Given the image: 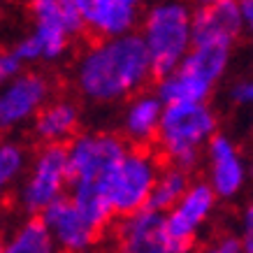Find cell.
<instances>
[{
    "mask_svg": "<svg viewBox=\"0 0 253 253\" xmlns=\"http://www.w3.org/2000/svg\"><path fill=\"white\" fill-rule=\"evenodd\" d=\"M156 79L139 33L93 40L72 63V86L91 105L126 102Z\"/></svg>",
    "mask_w": 253,
    "mask_h": 253,
    "instance_id": "cell-1",
    "label": "cell"
},
{
    "mask_svg": "<svg viewBox=\"0 0 253 253\" xmlns=\"http://www.w3.org/2000/svg\"><path fill=\"white\" fill-rule=\"evenodd\" d=\"M195 9L188 0H151L139 21V38L151 56L156 79L169 75L193 49Z\"/></svg>",
    "mask_w": 253,
    "mask_h": 253,
    "instance_id": "cell-2",
    "label": "cell"
},
{
    "mask_svg": "<svg viewBox=\"0 0 253 253\" xmlns=\"http://www.w3.org/2000/svg\"><path fill=\"white\" fill-rule=\"evenodd\" d=\"M218 119L207 102H174L165 105L161 130L154 149L165 165L193 172L200 161L202 146L216 135Z\"/></svg>",
    "mask_w": 253,
    "mask_h": 253,
    "instance_id": "cell-3",
    "label": "cell"
},
{
    "mask_svg": "<svg viewBox=\"0 0 253 253\" xmlns=\"http://www.w3.org/2000/svg\"><path fill=\"white\" fill-rule=\"evenodd\" d=\"M225 44H193L186 58L169 75L156 79V93L165 105L207 102L230 61Z\"/></svg>",
    "mask_w": 253,
    "mask_h": 253,
    "instance_id": "cell-4",
    "label": "cell"
},
{
    "mask_svg": "<svg viewBox=\"0 0 253 253\" xmlns=\"http://www.w3.org/2000/svg\"><path fill=\"white\" fill-rule=\"evenodd\" d=\"M163 168L165 161L154 146H130L123 161L102 176L98 188L114 205L116 216H130L146 207Z\"/></svg>",
    "mask_w": 253,
    "mask_h": 253,
    "instance_id": "cell-5",
    "label": "cell"
},
{
    "mask_svg": "<svg viewBox=\"0 0 253 253\" xmlns=\"http://www.w3.org/2000/svg\"><path fill=\"white\" fill-rule=\"evenodd\" d=\"M130 144L121 132L91 130L79 132L68 144V186L95 184L123 161Z\"/></svg>",
    "mask_w": 253,
    "mask_h": 253,
    "instance_id": "cell-6",
    "label": "cell"
},
{
    "mask_svg": "<svg viewBox=\"0 0 253 253\" xmlns=\"http://www.w3.org/2000/svg\"><path fill=\"white\" fill-rule=\"evenodd\" d=\"M31 161L19 205L26 216H40L68 186V144H38Z\"/></svg>",
    "mask_w": 253,
    "mask_h": 253,
    "instance_id": "cell-7",
    "label": "cell"
},
{
    "mask_svg": "<svg viewBox=\"0 0 253 253\" xmlns=\"http://www.w3.org/2000/svg\"><path fill=\"white\" fill-rule=\"evenodd\" d=\"M54 98V82L40 70H21L0 86V132L33 123L38 112Z\"/></svg>",
    "mask_w": 253,
    "mask_h": 253,
    "instance_id": "cell-8",
    "label": "cell"
},
{
    "mask_svg": "<svg viewBox=\"0 0 253 253\" xmlns=\"http://www.w3.org/2000/svg\"><path fill=\"white\" fill-rule=\"evenodd\" d=\"M84 31L93 40L137 33L149 0H75Z\"/></svg>",
    "mask_w": 253,
    "mask_h": 253,
    "instance_id": "cell-9",
    "label": "cell"
},
{
    "mask_svg": "<svg viewBox=\"0 0 253 253\" xmlns=\"http://www.w3.org/2000/svg\"><path fill=\"white\" fill-rule=\"evenodd\" d=\"M109 230L116 242V253H172L168 216L163 211L144 207L130 216H119Z\"/></svg>",
    "mask_w": 253,
    "mask_h": 253,
    "instance_id": "cell-10",
    "label": "cell"
},
{
    "mask_svg": "<svg viewBox=\"0 0 253 253\" xmlns=\"http://www.w3.org/2000/svg\"><path fill=\"white\" fill-rule=\"evenodd\" d=\"M216 202L214 186L207 181H195L186 195L179 200L172 211L168 214V232H169V251L172 253H191L195 249L198 228L207 221Z\"/></svg>",
    "mask_w": 253,
    "mask_h": 253,
    "instance_id": "cell-11",
    "label": "cell"
},
{
    "mask_svg": "<svg viewBox=\"0 0 253 253\" xmlns=\"http://www.w3.org/2000/svg\"><path fill=\"white\" fill-rule=\"evenodd\" d=\"M40 216L46 223L49 232L54 235L61 253H84L95 242H100L98 232L82 216V211L77 209L75 200L70 195L56 198Z\"/></svg>",
    "mask_w": 253,
    "mask_h": 253,
    "instance_id": "cell-12",
    "label": "cell"
},
{
    "mask_svg": "<svg viewBox=\"0 0 253 253\" xmlns=\"http://www.w3.org/2000/svg\"><path fill=\"white\" fill-rule=\"evenodd\" d=\"M244 14L239 0H218L207 7H195L193 44H225L232 46L244 28Z\"/></svg>",
    "mask_w": 253,
    "mask_h": 253,
    "instance_id": "cell-13",
    "label": "cell"
},
{
    "mask_svg": "<svg viewBox=\"0 0 253 253\" xmlns=\"http://www.w3.org/2000/svg\"><path fill=\"white\" fill-rule=\"evenodd\" d=\"M163 109L165 102L158 98L156 91H139L137 95L123 102L119 132L130 146H154L161 130Z\"/></svg>",
    "mask_w": 253,
    "mask_h": 253,
    "instance_id": "cell-14",
    "label": "cell"
},
{
    "mask_svg": "<svg viewBox=\"0 0 253 253\" xmlns=\"http://www.w3.org/2000/svg\"><path fill=\"white\" fill-rule=\"evenodd\" d=\"M82 107L75 98L54 95L33 119V137L38 144H70L79 135Z\"/></svg>",
    "mask_w": 253,
    "mask_h": 253,
    "instance_id": "cell-15",
    "label": "cell"
},
{
    "mask_svg": "<svg viewBox=\"0 0 253 253\" xmlns=\"http://www.w3.org/2000/svg\"><path fill=\"white\" fill-rule=\"evenodd\" d=\"M209 154V172H211V181L216 195L221 198H232L235 193L244 186V163L239 156L237 146L232 144V139H228L225 135L216 132L214 137L209 139L207 144Z\"/></svg>",
    "mask_w": 253,
    "mask_h": 253,
    "instance_id": "cell-16",
    "label": "cell"
},
{
    "mask_svg": "<svg viewBox=\"0 0 253 253\" xmlns=\"http://www.w3.org/2000/svg\"><path fill=\"white\" fill-rule=\"evenodd\" d=\"M26 9H28L31 23L35 26L65 33L72 40L79 33H84V23H82L75 0H26Z\"/></svg>",
    "mask_w": 253,
    "mask_h": 253,
    "instance_id": "cell-17",
    "label": "cell"
},
{
    "mask_svg": "<svg viewBox=\"0 0 253 253\" xmlns=\"http://www.w3.org/2000/svg\"><path fill=\"white\" fill-rule=\"evenodd\" d=\"M5 253H58V244L42 216H28L5 244Z\"/></svg>",
    "mask_w": 253,
    "mask_h": 253,
    "instance_id": "cell-18",
    "label": "cell"
},
{
    "mask_svg": "<svg viewBox=\"0 0 253 253\" xmlns=\"http://www.w3.org/2000/svg\"><path fill=\"white\" fill-rule=\"evenodd\" d=\"M188 188H191V172L176 168V165H165L158 174V181H156L146 207L156 209V211H172Z\"/></svg>",
    "mask_w": 253,
    "mask_h": 253,
    "instance_id": "cell-19",
    "label": "cell"
},
{
    "mask_svg": "<svg viewBox=\"0 0 253 253\" xmlns=\"http://www.w3.org/2000/svg\"><path fill=\"white\" fill-rule=\"evenodd\" d=\"M33 151L19 139H0V198H5L28 165Z\"/></svg>",
    "mask_w": 253,
    "mask_h": 253,
    "instance_id": "cell-20",
    "label": "cell"
},
{
    "mask_svg": "<svg viewBox=\"0 0 253 253\" xmlns=\"http://www.w3.org/2000/svg\"><path fill=\"white\" fill-rule=\"evenodd\" d=\"M23 70V63L19 61V56L14 54V49L12 46H2L0 44V86L9 82L12 77H16L19 72Z\"/></svg>",
    "mask_w": 253,
    "mask_h": 253,
    "instance_id": "cell-21",
    "label": "cell"
},
{
    "mask_svg": "<svg viewBox=\"0 0 253 253\" xmlns=\"http://www.w3.org/2000/svg\"><path fill=\"white\" fill-rule=\"evenodd\" d=\"M202 253H244V249H242V239L239 237H235V235H221Z\"/></svg>",
    "mask_w": 253,
    "mask_h": 253,
    "instance_id": "cell-22",
    "label": "cell"
},
{
    "mask_svg": "<svg viewBox=\"0 0 253 253\" xmlns=\"http://www.w3.org/2000/svg\"><path fill=\"white\" fill-rule=\"evenodd\" d=\"M242 249L244 253H253V205L244 209L242 214Z\"/></svg>",
    "mask_w": 253,
    "mask_h": 253,
    "instance_id": "cell-23",
    "label": "cell"
},
{
    "mask_svg": "<svg viewBox=\"0 0 253 253\" xmlns=\"http://www.w3.org/2000/svg\"><path fill=\"white\" fill-rule=\"evenodd\" d=\"M232 102L237 105H253V79H244V82H237L230 91Z\"/></svg>",
    "mask_w": 253,
    "mask_h": 253,
    "instance_id": "cell-24",
    "label": "cell"
},
{
    "mask_svg": "<svg viewBox=\"0 0 253 253\" xmlns=\"http://www.w3.org/2000/svg\"><path fill=\"white\" fill-rule=\"evenodd\" d=\"M239 7L244 14V23L253 31V0H239Z\"/></svg>",
    "mask_w": 253,
    "mask_h": 253,
    "instance_id": "cell-25",
    "label": "cell"
},
{
    "mask_svg": "<svg viewBox=\"0 0 253 253\" xmlns=\"http://www.w3.org/2000/svg\"><path fill=\"white\" fill-rule=\"evenodd\" d=\"M195 7H207V5H214V2H218V0H191Z\"/></svg>",
    "mask_w": 253,
    "mask_h": 253,
    "instance_id": "cell-26",
    "label": "cell"
},
{
    "mask_svg": "<svg viewBox=\"0 0 253 253\" xmlns=\"http://www.w3.org/2000/svg\"><path fill=\"white\" fill-rule=\"evenodd\" d=\"M0 253H5V242H2V232H0Z\"/></svg>",
    "mask_w": 253,
    "mask_h": 253,
    "instance_id": "cell-27",
    "label": "cell"
},
{
    "mask_svg": "<svg viewBox=\"0 0 253 253\" xmlns=\"http://www.w3.org/2000/svg\"><path fill=\"white\" fill-rule=\"evenodd\" d=\"M5 2H7V0H0V16H2V12H5Z\"/></svg>",
    "mask_w": 253,
    "mask_h": 253,
    "instance_id": "cell-28",
    "label": "cell"
}]
</instances>
